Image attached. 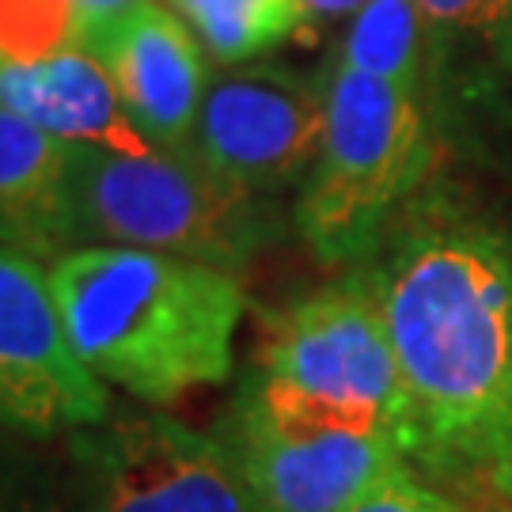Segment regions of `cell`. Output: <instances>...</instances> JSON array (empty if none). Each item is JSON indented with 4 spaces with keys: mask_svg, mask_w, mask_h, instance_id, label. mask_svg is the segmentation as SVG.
I'll return each mask as SVG.
<instances>
[{
    "mask_svg": "<svg viewBox=\"0 0 512 512\" xmlns=\"http://www.w3.org/2000/svg\"><path fill=\"white\" fill-rule=\"evenodd\" d=\"M84 50L107 69L148 145L190 156L213 73L205 46L183 19L164 0H141L122 16L88 27Z\"/></svg>",
    "mask_w": 512,
    "mask_h": 512,
    "instance_id": "10",
    "label": "cell"
},
{
    "mask_svg": "<svg viewBox=\"0 0 512 512\" xmlns=\"http://www.w3.org/2000/svg\"><path fill=\"white\" fill-rule=\"evenodd\" d=\"M425 164L429 133L414 88L338 65L327 84L323 148L296 198V228L315 258L349 266L372 255Z\"/></svg>",
    "mask_w": 512,
    "mask_h": 512,
    "instance_id": "5",
    "label": "cell"
},
{
    "mask_svg": "<svg viewBox=\"0 0 512 512\" xmlns=\"http://www.w3.org/2000/svg\"><path fill=\"white\" fill-rule=\"evenodd\" d=\"M0 512H69L65 463L0 425Z\"/></svg>",
    "mask_w": 512,
    "mask_h": 512,
    "instance_id": "16",
    "label": "cell"
},
{
    "mask_svg": "<svg viewBox=\"0 0 512 512\" xmlns=\"http://www.w3.org/2000/svg\"><path fill=\"white\" fill-rule=\"evenodd\" d=\"M50 281L76 357L107 387L164 406L232 376L239 274L141 247H76Z\"/></svg>",
    "mask_w": 512,
    "mask_h": 512,
    "instance_id": "2",
    "label": "cell"
},
{
    "mask_svg": "<svg viewBox=\"0 0 512 512\" xmlns=\"http://www.w3.org/2000/svg\"><path fill=\"white\" fill-rule=\"evenodd\" d=\"M410 395V456L512 494V266L482 228L429 224L372 274Z\"/></svg>",
    "mask_w": 512,
    "mask_h": 512,
    "instance_id": "1",
    "label": "cell"
},
{
    "mask_svg": "<svg viewBox=\"0 0 512 512\" xmlns=\"http://www.w3.org/2000/svg\"><path fill=\"white\" fill-rule=\"evenodd\" d=\"M418 8L440 27H490V0H418Z\"/></svg>",
    "mask_w": 512,
    "mask_h": 512,
    "instance_id": "18",
    "label": "cell"
},
{
    "mask_svg": "<svg viewBox=\"0 0 512 512\" xmlns=\"http://www.w3.org/2000/svg\"><path fill=\"white\" fill-rule=\"evenodd\" d=\"M342 512H463L456 501L440 497L437 490H429L425 482L403 467L387 471L384 478H376L365 494H357Z\"/></svg>",
    "mask_w": 512,
    "mask_h": 512,
    "instance_id": "17",
    "label": "cell"
},
{
    "mask_svg": "<svg viewBox=\"0 0 512 512\" xmlns=\"http://www.w3.org/2000/svg\"><path fill=\"white\" fill-rule=\"evenodd\" d=\"M327 88L281 65H243L209 80L190 156L243 194L304 179L323 148Z\"/></svg>",
    "mask_w": 512,
    "mask_h": 512,
    "instance_id": "7",
    "label": "cell"
},
{
    "mask_svg": "<svg viewBox=\"0 0 512 512\" xmlns=\"http://www.w3.org/2000/svg\"><path fill=\"white\" fill-rule=\"evenodd\" d=\"M421 27L425 12L418 0H368L349 23L338 65L414 88L421 69Z\"/></svg>",
    "mask_w": 512,
    "mask_h": 512,
    "instance_id": "14",
    "label": "cell"
},
{
    "mask_svg": "<svg viewBox=\"0 0 512 512\" xmlns=\"http://www.w3.org/2000/svg\"><path fill=\"white\" fill-rule=\"evenodd\" d=\"M133 4H141V0H80V12L88 19V27H95V23H107V19L129 12Z\"/></svg>",
    "mask_w": 512,
    "mask_h": 512,
    "instance_id": "19",
    "label": "cell"
},
{
    "mask_svg": "<svg viewBox=\"0 0 512 512\" xmlns=\"http://www.w3.org/2000/svg\"><path fill=\"white\" fill-rule=\"evenodd\" d=\"M69 512H262L220 437L152 410H110L65 437Z\"/></svg>",
    "mask_w": 512,
    "mask_h": 512,
    "instance_id": "6",
    "label": "cell"
},
{
    "mask_svg": "<svg viewBox=\"0 0 512 512\" xmlns=\"http://www.w3.org/2000/svg\"><path fill=\"white\" fill-rule=\"evenodd\" d=\"M0 107L65 145L122 156L156 152L133 126L107 69L88 50H65L42 61H0Z\"/></svg>",
    "mask_w": 512,
    "mask_h": 512,
    "instance_id": "11",
    "label": "cell"
},
{
    "mask_svg": "<svg viewBox=\"0 0 512 512\" xmlns=\"http://www.w3.org/2000/svg\"><path fill=\"white\" fill-rule=\"evenodd\" d=\"M220 440L232 448L262 512H342L406 459L391 433L285 418L251 395H239Z\"/></svg>",
    "mask_w": 512,
    "mask_h": 512,
    "instance_id": "9",
    "label": "cell"
},
{
    "mask_svg": "<svg viewBox=\"0 0 512 512\" xmlns=\"http://www.w3.org/2000/svg\"><path fill=\"white\" fill-rule=\"evenodd\" d=\"M220 65H243L308 27L304 0H164Z\"/></svg>",
    "mask_w": 512,
    "mask_h": 512,
    "instance_id": "13",
    "label": "cell"
},
{
    "mask_svg": "<svg viewBox=\"0 0 512 512\" xmlns=\"http://www.w3.org/2000/svg\"><path fill=\"white\" fill-rule=\"evenodd\" d=\"M368 0H304V12L311 16H346L353 8H365Z\"/></svg>",
    "mask_w": 512,
    "mask_h": 512,
    "instance_id": "20",
    "label": "cell"
},
{
    "mask_svg": "<svg viewBox=\"0 0 512 512\" xmlns=\"http://www.w3.org/2000/svg\"><path fill=\"white\" fill-rule=\"evenodd\" d=\"M274 414L361 433H391L410 456V395L372 277L296 300L243 387Z\"/></svg>",
    "mask_w": 512,
    "mask_h": 512,
    "instance_id": "3",
    "label": "cell"
},
{
    "mask_svg": "<svg viewBox=\"0 0 512 512\" xmlns=\"http://www.w3.org/2000/svg\"><path fill=\"white\" fill-rule=\"evenodd\" d=\"M88 19L80 0H0V61H42V57L84 50Z\"/></svg>",
    "mask_w": 512,
    "mask_h": 512,
    "instance_id": "15",
    "label": "cell"
},
{
    "mask_svg": "<svg viewBox=\"0 0 512 512\" xmlns=\"http://www.w3.org/2000/svg\"><path fill=\"white\" fill-rule=\"evenodd\" d=\"M501 512H512V509H501Z\"/></svg>",
    "mask_w": 512,
    "mask_h": 512,
    "instance_id": "22",
    "label": "cell"
},
{
    "mask_svg": "<svg viewBox=\"0 0 512 512\" xmlns=\"http://www.w3.org/2000/svg\"><path fill=\"white\" fill-rule=\"evenodd\" d=\"M0 247L54 266L76 251L73 145L0 107Z\"/></svg>",
    "mask_w": 512,
    "mask_h": 512,
    "instance_id": "12",
    "label": "cell"
},
{
    "mask_svg": "<svg viewBox=\"0 0 512 512\" xmlns=\"http://www.w3.org/2000/svg\"><path fill=\"white\" fill-rule=\"evenodd\" d=\"M110 410L107 384L65 334L50 266L0 247V425L46 444Z\"/></svg>",
    "mask_w": 512,
    "mask_h": 512,
    "instance_id": "8",
    "label": "cell"
},
{
    "mask_svg": "<svg viewBox=\"0 0 512 512\" xmlns=\"http://www.w3.org/2000/svg\"><path fill=\"white\" fill-rule=\"evenodd\" d=\"M73 217L80 247H141L239 274L274 243V209L175 152L122 156L73 145Z\"/></svg>",
    "mask_w": 512,
    "mask_h": 512,
    "instance_id": "4",
    "label": "cell"
},
{
    "mask_svg": "<svg viewBox=\"0 0 512 512\" xmlns=\"http://www.w3.org/2000/svg\"><path fill=\"white\" fill-rule=\"evenodd\" d=\"M490 27H512V0H490Z\"/></svg>",
    "mask_w": 512,
    "mask_h": 512,
    "instance_id": "21",
    "label": "cell"
}]
</instances>
